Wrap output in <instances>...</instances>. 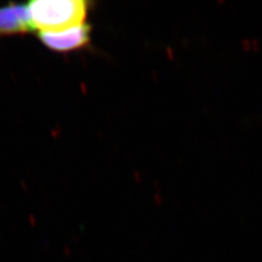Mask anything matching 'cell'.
<instances>
[{"label": "cell", "instance_id": "cell-2", "mask_svg": "<svg viewBox=\"0 0 262 262\" xmlns=\"http://www.w3.org/2000/svg\"><path fill=\"white\" fill-rule=\"evenodd\" d=\"M92 27L80 25L59 31H41L38 34L39 40L46 47L55 51L66 53L82 49L91 42Z\"/></svg>", "mask_w": 262, "mask_h": 262}, {"label": "cell", "instance_id": "cell-3", "mask_svg": "<svg viewBox=\"0 0 262 262\" xmlns=\"http://www.w3.org/2000/svg\"><path fill=\"white\" fill-rule=\"evenodd\" d=\"M28 5L10 4L0 7V36L34 31Z\"/></svg>", "mask_w": 262, "mask_h": 262}, {"label": "cell", "instance_id": "cell-1", "mask_svg": "<svg viewBox=\"0 0 262 262\" xmlns=\"http://www.w3.org/2000/svg\"><path fill=\"white\" fill-rule=\"evenodd\" d=\"M34 29L59 31L84 24L90 2L84 0H34L28 4Z\"/></svg>", "mask_w": 262, "mask_h": 262}]
</instances>
